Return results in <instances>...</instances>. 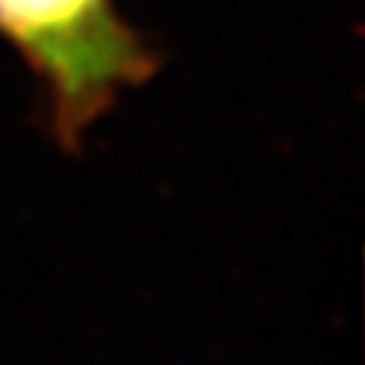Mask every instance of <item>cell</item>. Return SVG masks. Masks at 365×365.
<instances>
[{"instance_id": "cell-1", "label": "cell", "mask_w": 365, "mask_h": 365, "mask_svg": "<svg viewBox=\"0 0 365 365\" xmlns=\"http://www.w3.org/2000/svg\"><path fill=\"white\" fill-rule=\"evenodd\" d=\"M0 31L46 83L67 143L153 71L146 43L113 0H0Z\"/></svg>"}]
</instances>
